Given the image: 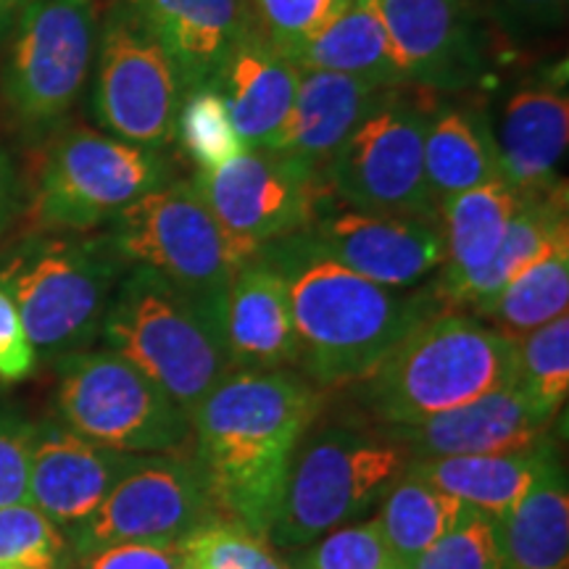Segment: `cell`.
I'll list each match as a JSON object with an SVG mask.
<instances>
[{"label": "cell", "mask_w": 569, "mask_h": 569, "mask_svg": "<svg viewBox=\"0 0 569 569\" xmlns=\"http://www.w3.org/2000/svg\"><path fill=\"white\" fill-rule=\"evenodd\" d=\"M322 409L315 382L290 369H232L190 411L196 461L213 509L267 538L298 440Z\"/></svg>", "instance_id": "obj_1"}, {"label": "cell", "mask_w": 569, "mask_h": 569, "mask_svg": "<svg viewBox=\"0 0 569 569\" xmlns=\"http://www.w3.org/2000/svg\"><path fill=\"white\" fill-rule=\"evenodd\" d=\"M259 253L288 284L298 336V367L315 386L365 380L409 332L440 315L430 288L409 293L340 267L303 230Z\"/></svg>", "instance_id": "obj_2"}, {"label": "cell", "mask_w": 569, "mask_h": 569, "mask_svg": "<svg viewBox=\"0 0 569 569\" xmlns=\"http://www.w3.org/2000/svg\"><path fill=\"white\" fill-rule=\"evenodd\" d=\"M101 336L106 348L151 377L188 417L232 372L224 311L184 296L142 264H130L119 280Z\"/></svg>", "instance_id": "obj_3"}, {"label": "cell", "mask_w": 569, "mask_h": 569, "mask_svg": "<svg viewBox=\"0 0 569 569\" xmlns=\"http://www.w3.org/2000/svg\"><path fill=\"white\" fill-rule=\"evenodd\" d=\"M515 369V343L486 319L440 311L361 380V398L386 427L417 425L509 386Z\"/></svg>", "instance_id": "obj_4"}, {"label": "cell", "mask_w": 569, "mask_h": 569, "mask_svg": "<svg viewBox=\"0 0 569 569\" xmlns=\"http://www.w3.org/2000/svg\"><path fill=\"white\" fill-rule=\"evenodd\" d=\"M127 267L109 232H34L0 256V288L17 306L34 351L63 359L101 332Z\"/></svg>", "instance_id": "obj_5"}, {"label": "cell", "mask_w": 569, "mask_h": 569, "mask_svg": "<svg viewBox=\"0 0 569 569\" xmlns=\"http://www.w3.org/2000/svg\"><path fill=\"white\" fill-rule=\"evenodd\" d=\"M409 451L390 438L348 427L319 432L290 465L269 540L280 549H306L325 532L343 528L382 501L407 472Z\"/></svg>", "instance_id": "obj_6"}, {"label": "cell", "mask_w": 569, "mask_h": 569, "mask_svg": "<svg viewBox=\"0 0 569 569\" xmlns=\"http://www.w3.org/2000/svg\"><path fill=\"white\" fill-rule=\"evenodd\" d=\"M113 248L127 264L159 272L184 296L224 311L232 277L259 251L217 222L193 182H167L113 219Z\"/></svg>", "instance_id": "obj_7"}, {"label": "cell", "mask_w": 569, "mask_h": 569, "mask_svg": "<svg viewBox=\"0 0 569 569\" xmlns=\"http://www.w3.org/2000/svg\"><path fill=\"white\" fill-rule=\"evenodd\" d=\"M169 174L156 148L71 130L40 163L30 219L38 232H88L163 188Z\"/></svg>", "instance_id": "obj_8"}, {"label": "cell", "mask_w": 569, "mask_h": 569, "mask_svg": "<svg viewBox=\"0 0 569 569\" xmlns=\"http://www.w3.org/2000/svg\"><path fill=\"white\" fill-rule=\"evenodd\" d=\"M59 411L77 436L124 453H169L193 436L180 403L111 348L63 356Z\"/></svg>", "instance_id": "obj_9"}, {"label": "cell", "mask_w": 569, "mask_h": 569, "mask_svg": "<svg viewBox=\"0 0 569 569\" xmlns=\"http://www.w3.org/2000/svg\"><path fill=\"white\" fill-rule=\"evenodd\" d=\"M427 113L398 90L327 161L325 180L348 209L438 219L425 177Z\"/></svg>", "instance_id": "obj_10"}, {"label": "cell", "mask_w": 569, "mask_h": 569, "mask_svg": "<svg viewBox=\"0 0 569 569\" xmlns=\"http://www.w3.org/2000/svg\"><path fill=\"white\" fill-rule=\"evenodd\" d=\"M217 517L196 457L146 453L101 507L69 528L74 557L130 540H182Z\"/></svg>", "instance_id": "obj_11"}, {"label": "cell", "mask_w": 569, "mask_h": 569, "mask_svg": "<svg viewBox=\"0 0 569 569\" xmlns=\"http://www.w3.org/2000/svg\"><path fill=\"white\" fill-rule=\"evenodd\" d=\"M190 182L217 222L253 251L306 230L332 196L319 169L251 148Z\"/></svg>", "instance_id": "obj_12"}, {"label": "cell", "mask_w": 569, "mask_h": 569, "mask_svg": "<svg viewBox=\"0 0 569 569\" xmlns=\"http://www.w3.org/2000/svg\"><path fill=\"white\" fill-rule=\"evenodd\" d=\"M182 96L180 77L159 42L127 6L113 11L101 38L92 92L98 122L119 140L159 151L174 138Z\"/></svg>", "instance_id": "obj_13"}, {"label": "cell", "mask_w": 569, "mask_h": 569, "mask_svg": "<svg viewBox=\"0 0 569 569\" xmlns=\"http://www.w3.org/2000/svg\"><path fill=\"white\" fill-rule=\"evenodd\" d=\"M96 48L92 0H32L21 13L6 96L27 122H51L77 101Z\"/></svg>", "instance_id": "obj_14"}, {"label": "cell", "mask_w": 569, "mask_h": 569, "mask_svg": "<svg viewBox=\"0 0 569 569\" xmlns=\"http://www.w3.org/2000/svg\"><path fill=\"white\" fill-rule=\"evenodd\" d=\"M303 232L340 267L386 288H415L446 259L438 219L322 209Z\"/></svg>", "instance_id": "obj_15"}, {"label": "cell", "mask_w": 569, "mask_h": 569, "mask_svg": "<svg viewBox=\"0 0 569 569\" xmlns=\"http://www.w3.org/2000/svg\"><path fill=\"white\" fill-rule=\"evenodd\" d=\"M407 82L461 90L478 80L482 40L469 0H367Z\"/></svg>", "instance_id": "obj_16"}, {"label": "cell", "mask_w": 569, "mask_h": 569, "mask_svg": "<svg viewBox=\"0 0 569 569\" xmlns=\"http://www.w3.org/2000/svg\"><path fill=\"white\" fill-rule=\"evenodd\" d=\"M146 453H124L77 436L67 425H34L30 503L59 528L82 522Z\"/></svg>", "instance_id": "obj_17"}, {"label": "cell", "mask_w": 569, "mask_h": 569, "mask_svg": "<svg viewBox=\"0 0 569 569\" xmlns=\"http://www.w3.org/2000/svg\"><path fill=\"white\" fill-rule=\"evenodd\" d=\"M549 425L551 419L540 417L522 390L509 382L417 425L388 427L386 438L407 448L411 459L475 457L536 446L546 438Z\"/></svg>", "instance_id": "obj_18"}, {"label": "cell", "mask_w": 569, "mask_h": 569, "mask_svg": "<svg viewBox=\"0 0 569 569\" xmlns=\"http://www.w3.org/2000/svg\"><path fill=\"white\" fill-rule=\"evenodd\" d=\"M127 9L172 61L182 90L209 88L253 30L246 0H132Z\"/></svg>", "instance_id": "obj_19"}, {"label": "cell", "mask_w": 569, "mask_h": 569, "mask_svg": "<svg viewBox=\"0 0 569 569\" xmlns=\"http://www.w3.org/2000/svg\"><path fill=\"white\" fill-rule=\"evenodd\" d=\"M403 88H382L332 71H301L288 122L264 151L325 172L351 132Z\"/></svg>", "instance_id": "obj_20"}, {"label": "cell", "mask_w": 569, "mask_h": 569, "mask_svg": "<svg viewBox=\"0 0 569 569\" xmlns=\"http://www.w3.org/2000/svg\"><path fill=\"white\" fill-rule=\"evenodd\" d=\"M224 343L232 369H288L298 365V336L288 284L261 253L232 277L224 301Z\"/></svg>", "instance_id": "obj_21"}, {"label": "cell", "mask_w": 569, "mask_h": 569, "mask_svg": "<svg viewBox=\"0 0 569 569\" xmlns=\"http://www.w3.org/2000/svg\"><path fill=\"white\" fill-rule=\"evenodd\" d=\"M501 177L528 196L561 184L559 163L569 142V98L551 84L511 92L493 127Z\"/></svg>", "instance_id": "obj_22"}, {"label": "cell", "mask_w": 569, "mask_h": 569, "mask_svg": "<svg viewBox=\"0 0 569 569\" xmlns=\"http://www.w3.org/2000/svg\"><path fill=\"white\" fill-rule=\"evenodd\" d=\"M301 69L251 30L224 61L211 88L222 92L246 148L264 151L288 122Z\"/></svg>", "instance_id": "obj_23"}, {"label": "cell", "mask_w": 569, "mask_h": 569, "mask_svg": "<svg viewBox=\"0 0 569 569\" xmlns=\"http://www.w3.org/2000/svg\"><path fill=\"white\" fill-rule=\"evenodd\" d=\"M528 198V193L498 177L438 203L446 259L440 264L438 280L430 284V293L440 311H446L448 298L457 293L469 277L490 264L511 219Z\"/></svg>", "instance_id": "obj_24"}, {"label": "cell", "mask_w": 569, "mask_h": 569, "mask_svg": "<svg viewBox=\"0 0 569 569\" xmlns=\"http://www.w3.org/2000/svg\"><path fill=\"white\" fill-rule=\"evenodd\" d=\"M557 448L549 438L530 448L501 453H475V457L411 459L409 472L459 498L467 507L501 519L538 480Z\"/></svg>", "instance_id": "obj_25"}, {"label": "cell", "mask_w": 569, "mask_h": 569, "mask_svg": "<svg viewBox=\"0 0 569 569\" xmlns=\"http://www.w3.org/2000/svg\"><path fill=\"white\" fill-rule=\"evenodd\" d=\"M425 177L436 201L501 177L493 124L478 109H443L427 119Z\"/></svg>", "instance_id": "obj_26"}, {"label": "cell", "mask_w": 569, "mask_h": 569, "mask_svg": "<svg viewBox=\"0 0 569 569\" xmlns=\"http://www.w3.org/2000/svg\"><path fill=\"white\" fill-rule=\"evenodd\" d=\"M509 569H569V486L557 453L501 517Z\"/></svg>", "instance_id": "obj_27"}, {"label": "cell", "mask_w": 569, "mask_h": 569, "mask_svg": "<svg viewBox=\"0 0 569 569\" xmlns=\"http://www.w3.org/2000/svg\"><path fill=\"white\" fill-rule=\"evenodd\" d=\"M301 71H332L382 88H403L407 77L398 69L388 34L367 0H353L322 32L290 56Z\"/></svg>", "instance_id": "obj_28"}, {"label": "cell", "mask_w": 569, "mask_h": 569, "mask_svg": "<svg viewBox=\"0 0 569 569\" xmlns=\"http://www.w3.org/2000/svg\"><path fill=\"white\" fill-rule=\"evenodd\" d=\"M561 234H569L567 227V188L565 182L549 190V193L530 196L522 209L515 213L507 234L490 264L461 284L448 298L446 311L453 309H478L490 301L503 284L525 272L532 261H538Z\"/></svg>", "instance_id": "obj_29"}, {"label": "cell", "mask_w": 569, "mask_h": 569, "mask_svg": "<svg viewBox=\"0 0 569 569\" xmlns=\"http://www.w3.org/2000/svg\"><path fill=\"white\" fill-rule=\"evenodd\" d=\"M569 303V234L553 243L538 261L503 284L498 293L472 311L488 319L493 330L517 343L528 332L567 315Z\"/></svg>", "instance_id": "obj_30"}, {"label": "cell", "mask_w": 569, "mask_h": 569, "mask_svg": "<svg viewBox=\"0 0 569 569\" xmlns=\"http://www.w3.org/2000/svg\"><path fill=\"white\" fill-rule=\"evenodd\" d=\"M467 509V503H461L459 498L407 469L382 496V507L375 519L393 549L398 565L407 569L419 553L430 549L448 530L457 528Z\"/></svg>", "instance_id": "obj_31"}, {"label": "cell", "mask_w": 569, "mask_h": 569, "mask_svg": "<svg viewBox=\"0 0 569 569\" xmlns=\"http://www.w3.org/2000/svg\"><path fill=\"white\" fill-rule=\"evenodd\" d=\"M515 386L540 417L551 419L569 393V317L538 327L517 343Z\"/></svg>", "instance_id": "obj_32"}, {"label": "cell", "mask_w": 569, "mask_h": 569, "mask_svg": "<svg viewBox=\"0 0 569 569\" xmlns=\"http://www.w3.org/2000/svg\"><path fill=\"white\" fill-rule=\"evenodd\" d=\"M174 134H180L182 148L196 161L198 172H213L248 151L240 132L234 130L222 92L211 84L184 92Z\"/></svg>", "instance_id": "obj_33"}, {"label": "cell", "mask_w": 569, "mask_h": 569, "mask_svg": "<svg viewBox=\"0 0 569 569\" xmlns=\"http://www.w3.org/2000/svg\"><path fill=\"white\" fill-rule=\"evenodd\" d=\"M407 569H509L501 519L469 507L457 528L419 553Z\"/></svg>", "instance_id": "obj_34"}, {"label": "cell", "mask_w": 569, "mask_h": 569, "mask_svg": "<svg viewBox=\"0 0 569 569\" xmlns=\"http://www.w3.org/2000/svg\"><path fill=\"white\" fill-rule=\"evenodd\" d=\"M184 569H288L264 538L222 515L182 538Z\"/></svg>", "instance_id": "obj_35"}, {"label": "cell", "mask_w": 569, "mask_h": 569, "mask_svg": "<svg viewBox=\"0 0 569 569\" xmlns=\"http://www.w3.org/2000/svg\"><path fill=\"white\" fill-rule=\"evenodd\" d=\"M67 553V536L38 507H0V567L63 569Z\"/></svg>", "instance_id": "obj_36"}, {"label": "cell", "mask_w": 569, "mask_h": 569, "mask_svg": "<svg viewBox=\"0 0 569 569\" xmlns=\"http://www.w3.org/2000/svg\"><path fill=\"white\" fill-rule=\"evenodd\" d=\"M253 30L290 61L298 48L322 32L353 0H246Z\"/></svg>", "instance_id": "obj_37"}, {"label": "cell", "mask_w": 569, "mask_h": 569, "mask_svg": "<svg viewBox=\"0 0 569 569\" xmlns=\"http://www.w3.org/2000/svg\"><path fill=\"white\" fill-rule=\"evenodd\" d=\"M309 546L290 559L288 569H401L375 517L325 532Z\"/></svg>", "instance_id": "obj_38"}, {"label": "cell", "mask_w": 569, "mask_h": 569, "mask_svg": "<svg viewBox=\"0 0 569 569\" xmlns=\"http://www.w3.org/2000/svg\"><path fill=\"white\" fill-rule=\"evenodd\" d=\"M34 425L0 411V507L30 503V457Z\"/></svg>", "instance_id": "obj_39"}, {"label": "cell", "mask_w": 569, "mask_h": 569, "mask_svg": "<svg viewBox=\"0 0 569 569\" xmlns=\"http://www.w3.org/2000/svg\"><path fill=\"white\" fill-rule=\"evenodd\" d=\"M77 559V569H184L182 540H130Z\"/></svg>", "instance_id": "obj_40"}, {"label": "cell", "mask_w": 569, "mask_h": 569, "mask_svg": "<svg viewBox=\"0 0 569 569\" xmlns=\"http://www.w3.org/2000/svg\"><path fill=\"white\" fill-rule=\"evenodd\" d=\"M34 367H38V351L27 338L17 306L0 288V380H27L34 372Z\"/></svg>", "instance_id": "obj_41"}, {"label": "cell", "mask_w": 569, "mask_h": 569, "mask_svg": "<svg viewBox=\"0 0 569 569\" xmlns=\"http://www.w3.org/2000/svg\"><path fill=\"white\" fill-rule=\"evenodd\" d=\"M569 0H490L496 17L511 32H543L559 27Z\"/></svg>", "instance_id": "obj_42"}, {"label": "cell", "mask_w": 569, "mask_h": 569, "mask_svg": "<svg viewBox=\"0 0 569 569\" xmlns=\"http://www.w3.org/2000/svg\"><path fill=\"white\" fill-rule=\"evenodd\" d=\"M17 209V172L9 156L0 151V230L11 222Z\"/></svg>", "instance_id": "obj_43"}, {"label": "cell", "mask_w": 569, "mask_h": 569, "mask_svg": "<svg viewBox=\"0 0 569 569\" xmlns=\"http://www.w3.org/2000/svg\"><path fill=\"white\" fill-rule=\"evenodd\" d=\"M19 0H0V13H6L11 9V6H17Z\"/></svg>", "instance_id": "obj_44"}, {"label": "cell", "mask_w": 569, "mask_h": 569, "mask_svg": "<svg viewBox=\"0 0 569 569\" xmlns=\"http://www.w3.org/2000/svg\"><path fill=\"white\" fill-rule=\"evenodd\" d=\"M0 569H19V567H0Z\"/></svg>", "instance_id": "obj_45"}]
</instances>
